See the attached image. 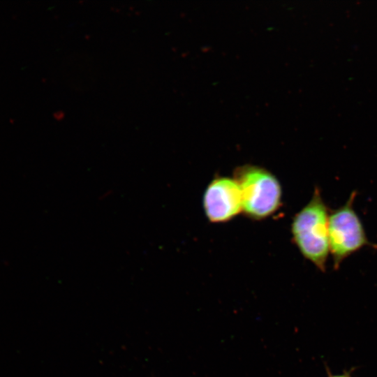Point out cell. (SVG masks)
I'll use <instances>...</instances> for the list:
<instances>
[{
  "mask_svg": "<svg viewBox=\"0 0 377 377\" xmlns=\"http://www.w3.org/2000/svg\"><path fill=\"white\" fill-rule=\"evenodd\" d=\"M330 212L316 186L310 200L294 216L291 223L294 244L302 256L321 272L325 271L330 256Z\"/></svg>",
  "mask_w": 377,
  "mask_h": 377,
  "instance_id": "6da1fadb",
  "label": "cell"
},
{
  "mask_svg": "<svg viewBox=\"0 0 377 377\" xmlns=\"http://www.w3.org/2000/svg\"><path fill=\"white\" fill-rule=\"evenodd\" d=\"M233 178L241 192L242 212L248 218L260 221L281 207V184L267 169L252 164L242 165L234 170Z\"/></svg>",
  "mask_w": 377,
  "mask_h": 377,
  "instance_id": "7a4b0ae2",
  "label": "cell"
},
{
  "mask_svg": "<svg viewBox=\"0 0 377 377\" xmlns=\"http://www.w3.org/2000/svg\"><path fill=\"white\" fill-rule=\"evenodd\" d=\"M357 191L346 202L330 210L328 221L330 254L337 269L348 257L366 246H374L367 237L363 223L353 207Z\"/></svg>",
  "mask_w": 377,
  "mask_h": 377,
  "instance_id": "3957f363",
  "label": "cell"
},
{
  "mask_svg": "<svg viewBox=\"0 0 377 377\" xmlns=\"http://www.w3.org/2000/svg\"><path fill=\"white\" fill-rule=\"evenodd\" d=\"M202 205L205 216L213 223L228 222L242 212L241 192L235 179L214 178L205 188Z\"/></svg>",
  "mask_w": 377,
  "mask_h": 377,
  "instance_id": "277c9868",
  "label": "cell"
},
{
  "mask_svg": "<svg viewBox=\"0 0 377 377\" xmlns=\"http://www.w3.org/2000/svg\"><path fill=\"white\" fill-rule=\"evenodd\" d=\"M331 377H348V376H331Z\"/></svg>",
  "mask_w": 377,
  "mask_h": 377,
  "instance_id": "5b68a950",
  "label": "cell"
}]
</instances>
